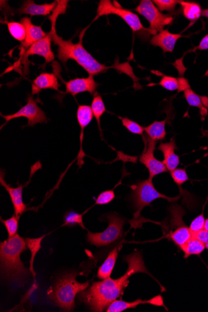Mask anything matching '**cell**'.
I'll list each match as a JSON object with an SVG mask.
<instances>
[{"instance_id": "1", "label": "cell", "mask_w": 208, "mask_h": 312, "mask_svg": "<svg viewBox=\"0 0 208 312\" xmlns=\"http://www.w3.org/2000/svg\"><path fill=\"white\" fill-rule=\"evenodd\" d=\"M128 264L126 273L117 279L107 278L103 281L96 282L79 294V300L93 312H103L117 298L124 294L129 284V278L137 273L150 274L145 267L144 259L140 252L135 251L124 257Z\"/></svg>"}, {"instance_id": "2", "label": "cell", "mask_w": 208, "mask_h": 312, "mask_svg": "<svg viewBox=\"0 0 208 312\" xmlns=\"http://www.w3.org/2000/svg\"><path fill=\"white\" fill-rule=\"evenodd\" d=\"M57 6L52 12L51 16L48 19L51 22V31L52 41L57 47V57L62 64H66L69 59L74 60L81 66L85 71L91 76H96L104 73L107 70L113 67L105 66L97 61L83 46V37L86 29L82 30L80 33L79 40L77 43L72 42V39L65 40L57 35L56 30V24L57 17L60 14H64L66 11L68 1H57Z\"/></svg>"}, {"instance_id": "3", "label": "cell", "mask_w": 208, "mask_h": 312, "mask_svg": "<svg viewBox=\"0 0 208 312\" xmlns=\"http://www.w3.org/2000/svg\"><path fill=\"white\" fill-rule=\"evenodd\" d=\"M26 247L25 239L17 234L0 243L1 273L6 280L22 284L29 278V272L20 258Z\"/></svg>"}, {"instance_id": "4", "label": "cell", "mask_w": 208, "mask_h": 312, "mask_svg": "<svg viewBox=\"0 0 208 312\" xmlns=\"http://www.w3.org/2000/svg\"><path fill=\"white\" fill-rule=\"evenodd\" d=\"M76 274L72 273L62 277L49 292L50 299L62 311H73L77 294L89 288V282L79 283L76 280Z\"/></svg>"}, {"instance_id": "5", "label": "cell", "mask_w": 208, "mask_h": 312, "mask_svg": "<svg viewBox=\"0 0 208 312\" xmlns=\"http://www.w3.org/2000/svg\"><path fill=\"white\" fill-rule=\"evenodd\" d=\"M132 189L131 199L135 209L134 214V223L140 219L143 209L149 206L157 199H165L170 202L177 201L180 197L171 198L159 193L153 184L152 179L149 178L140 181L130 186Z\"/></svg>"}, {"instance_id": "6", "label": "cell", "mask_w": 208, "mask_h": 312, "mask_svg": "<svg viewBox=\"0 0 208 312\" xmlns=\"http://www.w3.org/2000/svg\"><path fill=\"white\" fill-rule=\"evenodd\" d=\"M109 14H115L119 16L129 25L133 32L143 39H147L150 36L149 28H145L143 26L139 17L134 12L121 6H117L110 0H101L98 4L97 9V15L94 21L102 16Z\"/></svg>"}, {"instance_id": "7", "label": "cell", "mask_w": 208, "mask_h": 312, "mask_svg": "<svg viewBox=\"0 0 208 312\" xmlns=\"http://www.w3.org/2000/svg\"><path fill=\"white\" fill-rule=\"evenodd\" d=\"M109 226L102 233H92L88 231L87 234V241L91 245L96 247H104L110 245L118 239L122 238L124 233V226L126 219L116 213H109L105 215Z\"/></svg>"}, {"instance_id": "8", "label": "cell", "mask_w": 208, "mask_h": 312, "mask_svg": "<svg viewBox=\"0 0 208 312\" xmlns=\"http://www.w3.org/2000/svg\"><path fill=\"white\" fill-rule=\"evenodd\" d=\"M134 10L149 22V29L152 36L163 31L165 26L172 23L174 21L172 15L163 13L150 0H142Z\"/></svg>"}, {"instance_id": "9", "label": "cell", "mask_w": 208, "mask_h": 312, "mask_svg": "<svg viewBox=\"0 0 208 312\" xmlns=\"http://www.w3.org/2000/svg\"><path fill=\"white\" fill-rule=\"evenodd\" d=\"M26 102V104L22 106L16 113L7 115V116H3L1 114V116L6 121L5 124L2 125L1 129L11 120L20 118V117H24L28 121L27 124L24 127H33L37 124L47 123L48 122L49 119H47L46 114L37 105L33 97L29 95L27 97Z\"/></svg>"}, {"instance_id": "10", "label": "cell", "mask_w": 208, "mask_h": 312, "mask_svg": "<svg viewBox=\"0 0 208 312\" xmlns=\"http://www.w3.org/2000/svg\"><path fill=\"white\" fill-rule=\"evenodd\" d=\"M145 142V149L139 157V161L144 164L149 171V178L153 179L158 174L167 172L168 169L163 161L159 160L154 156L157 142L143 136Z\"/></svg>"}, {"instance_id": "11", "label": "cell", "mask_w": 208, "mask_h": 312, "mask_svg": "<svg viewBox=\"0 0 208 312\" xmlns=\"http://www.w3.org/2000/svg\"><path fill=\"white\" fill-rule=\"evenodd\" d=\"M63 82L66 86L65 93L71 94L74 97L82 92H89L91 94H94L99 86V84L95 81L94 76L91 75H89L86 78H76Z\"/></svg>"}, {"instance_id": "12", "label": "cell", "mask_w": 208, "mask_h": 312, "mask_svg": "<svg viewBox=\"0 0 208 312\" xmlns=\"http://www.w3.org/2000/svg\"><path fill=\"white\" fill-rule=\"evenodd\" d=\"M94 115L92 113L91 107L87 105H79L77 111V119L81 128L80 134V143L81 147L77 156V164L81 167L84 163V158L86 156L83 149H82V142L84 139V131L87 126L91 123L93 119Z\"/></svg>"}, {"instance_id": "13", "label": "cell", "mask_w": 208, "mask_h": 312, "mask_svg": "<svg viewBox=\"0 0 208 312\" xmlns=\"http://www.w3.org/2000/svg\"><path fill=\"white\" fill-rule=\"evenodd\" d=\"M52 33L47 32L46 36L35 42L25 52L24 57L32 55H38L44 57L46 64L52 62L54 60V54L51 49Z\"/></svg>"}, {"instance_id": "14", "label": "cell", "mask_w": 208, "mask_h": 312, "mask_svg": "<svg viewBox=\"0 0 208 312\" xmlns=\"http://www.w3.org/2000/svg\"><path fill=\"white\" fill-rule=\"evenodd\" d=\"M0 183L6 189L9 194L14 207V214L19 218L20 216L24 213L27 208V206L24 203L23 199H22V189L24 185H18L17 188H12L5 181L4 173L2 171H1V174H0Z\"/></svg>"}, {"instance_id": "15", "label": "cell", "mask_w": 208, "mask_h": 312, "mask_svg": "<svg viewBox=\"0 0 208 312\" xmlns=\"http://www.w3.org/2000/svg\"><path fill=\"white\" fill-rule=\"evenodd\" d=\"M183 36L180 34H174L168 29H164L153 36L150 43L153 46L160 47L164 52H172L178 40Z\"/></svg>"}, {"instance_id": "16", "label": "cell", "mask_w": 208, "mask_h": 312, "mask_svg": "<svg viewBox=\"0 0 208 312\" xmlns=\"http://www.w3.org/2000/svg\"><path fill=\"white\" fill-rule=\"evenodd\" d=\"M57 6V1L51 3L37 4L34 1L28 0L24 1L22 6L17 10V12L21 14H29L33 16H48L54 11Z\"/></svg>"}, {"instance_id": "17", "label": "cell", "mask_w": 208, "mask_h": 312, "mask_svg": "<svg viewBox=\"0 0 208 312\" xmlns=\"http://www.w3.org/2000/svg\"><path fill=\"white\" fill-rule=\"evenodd\" d=\"M20 22L23 24L26 29V39L22 43V46L24 49H28L32 44L43 38L47 34L42 30L41 26L32 24L31 17H22Z\"/></svg>"}, {"instance_id": "18", "label": "cell", "mask_w": 208, "mask_h": 312, "mask_svg": "<svg viewBox=\"0 0 208 312\" xmlns=\"http://www.w3.org/2000/svg\"><path fill=\"white\" fill-rule=\"evenodd\" d=\"M58 79L56 74L42 72L40 74L32 83V95L38 94L43 89H52L59 91Z\"/></svg>"}, {"instance_id": "19", "label": "cell", "mask_w": 208, "mask_h": 312, "mask_svg": "<svg viewBox=\"0 0 208 312\" xmlns=\"http://www.w3.org/2000/svg\"><path fill=\"white\" fill-rule=\"evenodd\" d=\"M177 149V145L174 139H172L167 143L162 142L157 148V150L164 154V159L163 163L170 172L174 171L180 164V156L175 153V149Z\"/></svg>"}, {"instance_id": "20", "label": "cell", "mask_w": 208, "mask_h": 312, "mask_svg": "<svg viewBox=\"0 0 208 312\" xmlns=\"http://www.w3.org/2000/svg\"><path fill=\"white\" fill-rule=\"evenodd\" d=\"M122 246L115 247L113 250L110 252L109 256L105 259L104 263L100 267L97 273V277L101 280L110 278L114 268L115 263H116L119 251Z\"/></svg>"}, {"instance_id": "21", "label": "cell", "mask_w": 208, "mask_h": 312, "mask_svg": "<svg viewBox=\"0 0 208 312\" xmlns=\"http://www.w3.org/2000/svg\"><path fill=\"white\" fill-rule=\"evenodd\" d=\"M165 125L166 120L160 122L155 121L150 126L145 127L144 130L147 136L155 142L163 141L167 135Z\"/></svg>"}, {"instance_id": "22", "label": "cell", "mask_w": 208, "mask_h": 312, "mask_svg": "<svg viewBox=\"0 0 208 312\" xmlns=\"http://www.w3.org/2000/svg\"><path fill=\"white\" fill-rule=\"evenodd\" d=\"M169 237L177 246L181 248L192 238L193 234L189 227L184 224L178 227L175 230H172Z\"/></svg>"}, {"instance_id": "23", "label": "cell", "mask_w": 208, "mask_h": 312, "mask_svg": "<svg viewBox=\"0 0 208 312\" xmlns=\"http://www.w3.org/2000/svg\"><path fill=\"white\" fill-rule=\"evenodd\" d=\"M183 13L187 19L192 22L197 21L202 16V9L199 3L194 2L180 1Z\"/></svg>"}, {"instance_id": "24", "label": "cell", "mask_w": 208, "mask_h": 312, "mask_svg": "<svg viewBox=\"0 0 208 312\" xmlns=\"http://www.w3.org/2000/svg\"><path fill=\"white\" fill-rule=\"evenodd\" d=\"M206 249L205 244L193 236L181 249L184 253V258H188L193 255L199 256Z\"/></svg>"}, {"instance_id": "25", "label": "cell", "mask_w": 208, "mask_h": 312, "mask_svg": "<svg viewBox=\"0 0 208 312\" xmlns=\"http://www.w3.org/2000/svg\"><path fill=\"white\" fill-rule=\"evenodd\" d=\"M91 107L92 113H93L95 119H96L99 129L101 133V118L105 112H106V108H105L103 99H102V97L99 94L97 93L94 94V97L93 100H92Z\"/></svg>"}, {"instance_id": "26", "label": "cell", "mask_w": 208, "mask_h": 312, "mask_svg": "<svg viewBox=\"0 0 208 312\" xmlns=\"http://www.w3.org/2000/svg\"><path fill=\"white\" fill-rule=\"evenodd\" d=\"M45 236H42L41 238L36 239L26 238L25 241H26V246L27 248L31 251V258L30 260V268L29 271L34 277L36 276V273H35L34 270V261L35 256H36L37 252H38L41 248V241L42 239L44 238Z\"/></svg>"}, {"instance_id": "27", "label": "cell", "mask_w": 208, "mask_h": 312, "mask_svg": "<svg viewBox=\"0 0 208 312\" xmlns=\"http://www.w3.org/2000/svg\"><path fill=\"white\" fill-rule=\"evenodd\" d=\"M7 29L10 34L15 39L19 42H23L26 39V29L23 24L20 22H6Z\"/></svg>"}, {"instance_id": "28", "label": "cell", "mask_w": 208, "mask_h": 312, "mask_svg": "<svg viewBox=\"0 0 208 312\" xmlns=\"http://www.w3.org/2000/svg\"><path fill=\"white\" fill-rule=\"evenodd\" d=\"M82 218H83V214H79L72 211L67 212L64 216L63 226L74 227L78 225L82 229H86Z\"/></svg>"}, {"instance_id": "29", "label": "cell", "mask_w": 208, "mask_h": 312, "mask_svg": "<svg viewBox=\"0 0 208 312\" xmlns=\"http://www.w3.org/2000/svg\"><path fill=\"white\" fill-rule=\"evenodd\" d=\"M19 218L16 216V214L7 219H2L1 218V222L4 224L6 228L8 238H12L17 234V229H18V221Z\"/></svg>"}, {"instance_id": "30", "label": "cell", "mask_w": 208, "mask_h": 312, "mask_svg": "<svg viewBox=\"0 0 208 312\" xmlns=\"http://www.w3.org/2000/svg\"><path fill=\"white\" fill-rule=\"evenodd\" d=\"M119 119L121 120L123 126L132 134L144 136V132H145L144 127L137 124V122L132 121L127 117H119Z\"/></svg>"}, {"instance_id": "31", "label": "cell", "mask_w": 208, "mask_h": 312, "mask_svg": "<svg viewBox=\"0 0 208 312\" xmlns=\"http://www.w3.org/2000/svg\"><path fill=\"white\" fill-rule=\"evenodd\" d=\"M184 96L190 106L199 107L200 109L204 108L202 97L195 93L191 88L185 90Z\"/></svg>"}, {"instance_id": "32", "label": "cell", "mask_w": 208, "mask_h": 312, "mask_svg": "<svg viewBox=\"0 0 208 312\" xmlns=\"http://www.w3.org/2000/svg\"><path fill=\"white\" fill-rule=\"evenodd\" d=\"M154 3L160 11L174 12L177 5L180 4V1L178 0H154Z\"/></svg>"}, {"instance_id": "33", "label": "cell", "mask_w": 208, "mask_h": 312, "mask_svg": "<svg viewBox=\"0 0 208 312\" xmlns=\"http://www.w3.org/2000/svg\"><path fill=\"white\" fill-rule=\"evenodd\" d=\"M158 84L168 91H176L179 89V79L171 76H164Z\"/></svg>"}, {"instance_id": "34", "label": "cell", "mask_w": 208, "mask_h": 312, "mask_svg": "<svg viewBox=\"0 0 208 312\" xmlns=\"http://www.w3.org/2000/svg\"><path fill=\"white\" fill-rule=\"evenodd\" d=\"M170 173H171V176L175 183L179 186H181L182 184L186 183L189 179L185 169L176 168Z\"/></svg>"}, {"instance_id": "35", "label": "cell", "mask_w": 208, "mask_h": 312, "mask_svg": "<svg viewBox=\"0 0 208 312\" xmlns=\"http://www.w3.org/2000/svg\"><path fill=\"white\" fill-rule=\"evenodd\" d=\"M205 223V219L204 213L200 214L199 216H198L196 218L193 220L189 227L193 236H194L195 234L197 233L198 232L204 229Z\"/></svg>"}, {"instance_id": "36", "label": "cell", "mask_w": 208, "mask_h": 312, "mask_svg": "<svg viewBox=\"0 0 208 312\" xmlns=\"http://www.w3.org/2000/svg\"><path fill=\"white\" fill-rule=\"evenodd\" d=\"M115 195L114 191L107 190L102 192L99 194L96 200V204L104 205L114 200Z\"/></svg>"}, {"instance_id": "37", "label": "cell", "mask_w": 208, "mask_h": 312, "mask_svg": "<svg viewBox=\"0 0 208 312\" xmlns=\"http://www.w3.org/2000/svg\"><path fill=\"white\" fill-rule=\"evenodd\" d=\"M195 238L199 239L200 241H201L202 243L207 244L208 243V231L206 229H202V230L198 232L197 233L195 234L194 236Z\"/></svg>"}, {"instance_id": "38", "label": "cell", "mask_w": 208, "mask_h": 312, "mask_svg": "<svg viewBox=\"0 0 208 312\" xmlns=\"http://www.w3.org/2000/svg\"><path fill=\"white\" fill-rule=\"evenodd\" d=\"M179 92L185 91V90L187 89H190V86L186 79L184 78V77H180L179 78Z\"/></svg>"}, {"instance_id": "39", "label": "cell", "mask_w": 208, "mask_h": 312, "mask_svg": "<svg viewBox=\"0 0 208 312\" xmlns=\"http://www.w3.org/2000/svg\"><path fill=\"white\" fill-rule=\"evenodd\" d=\"M197 49L201 50H207L208 49V34L206 35L204 38L202 39L199 46H197Z\"/></svg>"}, {"instance_id": "40", "label": "cell", "mask_w": 208, "mask_h": 312, "mask_svg": "<svg viewBox=\"0 0 208 312\" xmlns=\"http://www.w3.org/2000/svg\"><path fill=\"white\" fill-rule=\"evenodd\" d=\"M202 16L208 18V9H205L202 11Z\"/></svg>"}, {"instance_id": "41", "label": "cell", "mask_w": 208, "mask_h": 312, "mask_svg": "<svg viewBox=\"0 0 208 312\" xmlns=\"http://www.w3.org/2000/svg\"><path fill=\"white\" fill-rule=\"evenodd\" d=\"M204 229L208 231V218L207 219H205Z\"/></svg>"}, {"instance_id": "42", "label": "cell", "mask_w": 208, "mask_h": 312, "mask_svg": "<svg viewBox=\"0 0 208 312\" xmlns=\"http://www.w3.org/2000/svg\"><path fill=\"white\" fill-rule=\"evenodd\" d=\"M205 247H206V249H207L208 250V243L207 244H205Z\"/></svg>"}]
</instances>
